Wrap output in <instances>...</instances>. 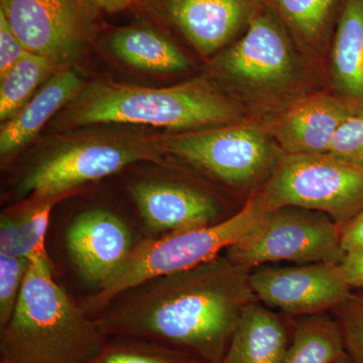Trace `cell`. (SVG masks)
<instances>
[{
    "mask_svg": "<svg viewBox=\"0 0 363 363\" xmlns=\"http://www.w3.org/2000/svg\"><path fill=\"white\" fill-rule=\"evenodd\" d=\"M330 74L339 97L363 109V0H345L332 45Z\"/></svg>",
    "mask_w": 363,
    "mask_h": 363,
    "instance_id": "d6986e66",
    "label": "cell"
},
{
    "mask_svg": "<svg viewBox=\"0 0 363 363\" xmlns=\"http://www.w3.org/2000/svg\"><path fill=\"white\" fill-rule=\"evenodd\" d=\"M213 77L238 102L264 104L285 96L304 76V66L285 26L260 7L240 39L211 60Z\"/></svg>",
    "mask_w": 363,
    "mask_h": 363,
    "instance_id": "8992f818",
    "label": "cell"
},
{
    "mask_svg": "<svg viewBox=\"0 0 363 363\" xmlns=\"http://www.w3.org/2000/svg\"><path fill=\"white\" fill-rule=\"evenodd\" d=\"M85 83L81 72L74 67H64L55 72L21 111L2 124L0 130L2 160L13 156L32 142L45 124L70 104Z\"/></svg>",
    "mask_w": 363,
    "mask_h": 363,
    "instance_id": "2e32d148",
    "label": "cell"
},
{
    "mask_svg": "<svg viewBox=\"0 0 363 363\" xmlns=\"http://www.w3.org/2000/svg\"><path fill=\"white\" fill-rule=\"evenodd\" d=\"M107 337L55 281L50 259L30 257L13 315L0 329V362L88 363Z\"/></svg>",
    "mask_w": 363,
    "mask_h": 363,
    "instance_id": "3957f363",
    "label": "cell"
},
{
    "mask_svg": "<svg viewBox=\"0 0 363 363\" xmlns=\"http://www.w3.org/2000/svg\"><path fill=\"white\" fill-rule=\"evenodd\" d=\"M98 13H116L124 11L138 0H87Z\"/></svg>",
    "mask_w": 363,
    "mask_h": 363,
    "instance_id": "4dcf8cb0",
    "label": "cell"
},
{
    "mask_svg": "<svg viewBox=\"0 0 363 363\" xmlns=\"http://www.w3.org/2000/svg\"><path fill=\"white\" fill-rule=\"evenodd\" d=\"M0 13L28 52L58 68L82 58L97 35L87 0H0Z\"/></svg>",
    "mask_w": 363,
    "mask_h": 363,
    "instance_id": "30bf717a",
    "label": "cell"
},
{
    "mask_svg": "<svg viewBox=\"0 0 363 363\" xmlns=\"http://www.w3.org/2000/svg\"><path fill=\"white\" fill-rule=\"evenodd\" d=\"M104 48L124 65L156 75H178L193 62L168 35L147 25L117 28L105 37Z\"/></svg>",
    "mask_w": 363,
    "mask_h": 363,
    "instance_id": "ac0fdd59",
    "label": "cell"
},
{
    "mask_svg": "<svg viewBox=\"0 0 363 363\" xmlns=\"http://www.w3.org/2000/svg\"><path fill=\"white\" fill-rule=\"evenodd\" d=\"M61 198L26 200L7 210L0 219V253L11 257H33L49 259L45 252V234L52 208Z\"/></svg>",
    "mask_w": 363,
    "mask_h": 363,
    "instance_id": "ffe728a7",
    "label": "cell"
},
{
    "mask_svg": "<svg viewBox=\"0 0 363 363\" xmlns=\"http://www.w3.org/2000/svg\"><path fill=\"white\" fill-rule=\"evenodd\" d=\"M250 285L262 304L292 318L332 312L353 292L331 262L264 264L250 271Z\"/></svg>",
    "mask_w": 363,
    "mask_h": 363,
    "instance_id": "8fae6325",
    "label": "cell"
},
{
    "mask_svg": "<svg viewBox=\"0 0 363 363\" xmlns=\"http://www.w3.org/2000/svg\"><path fill=\"white\" fill-rule=\"evenodd\" d=\"M353 106L340 97L313 93L294 100L274 121L271 135L285 154H325Z\"/></svg>",
    "mask_w": 363,
    "mask_h": 363,
    "instance_id": "9a60e30c",
    "label": "cell"
},
{
    "mask_svg": "<svg viewBox=\"0 0 363 363\" xmlns=\"http://www.w3.org/2000/svg\"><path fill=\"white\" fill-rule=\"evenodd\" d=\"M250 271L222 253L128 289L95 318L107 336L143 339L201 363H220L243 310L257 301Z\"/></svg>",
    "mask_w": 363,
    "mask_h": 363,
    "instance_id": "6da1fadb",
    "label": "cell"
},
{
    "mask_svg": "<svg viewBox=\"0 0 363 363\" xmlns=\"http://www.w3.org/2000/svg\"><path fill=\"white\" fill-rule=\"evenodd\" d=\"M88 363H201L180 350L143 339L108 336Z\"/></svg>",
    "mask_w": 363,
    "mask_h": 363,
    "instance_id": "cb8c5ba5",
    "label": "cell"
},
{
    "mask_svg": "<svg viewBox=\"0 0 363 363\" xmlns=\"http://www.w3.org/2000/svg\"><path fill=\"white\" fill-rule=\"evenodd\" d=\"M238 266L248 269L293 262L340 264L345 252L341 226L323 212L285 206L272 209L247 238L225 250Z\"/></svg>",
    "mask_w": 363,
    "mask_h": 363,
    "instance_id": "9c48e42d",
    "label": "cell"
},
{
    "mask_svg": "<svg viewBox=\"0 0 363 363\" xmlns=\"http://www.w3.org/2000/svg\"><path fill=\"white\" fill-rule=\"evenodd\" d=\"M164 157L175 159L238 190L262 187L285 152L271 133L236 123L157 135Z\"/></svg>",
    "mask_w": 363,
    "mask_h": 363,
    "instance_id": "52a82bcc",
    "label": "cell"
},
{
    "mask_svg": "<svg viewBox=\"0 0 363 363\" xmlns=\"http://www.w3.org/2000/svg\"><path fill=\"white\" fill-rule=\"evenodd\" d=\"M295 318L255 301L243 310L220 363H283Z\"/></svg>",
    "mask_w": 363,
    "mask_h": 363,
    "instance_id": "e0dca14e",
    "label": "cell"
},
{
    "mask_svg": "<svg viewBox=\"0 0 363 363\" xmlns=\"http://www.w3.org/2000/svg\"><path fill=\"white\" fill-rule=\"evenodd\" d=\"M68 131L26 169L16 185L26 200L67 197L79 188L140 162L167 164L157 135L128 126Z\"/></svg>",
    "mask_w": 363,
    "mask_h": 363,
    "instance_id": "277c9868",
    "label": "cell"
},
{
    "mask_svg": "<svg viewBox=\"0 0 363 363\" xmlns=\"http://www.w3.org/2000/svg\"><path fill=\"white\" fill-rule=\"evenodd\" d=\"M0 363H2V362H0Z\"/></svg>",
    "mask_w": 363,
    "mask_h": 363,
    "instance_id": "d6a6232c",
    "label": "cell"
},
{
    "mask_svg": "<svg viewBox=\"0 0 363 363\" xmlns=\"http://www.w3.org/2000/svg\"><path fill=\"white\" fill-rule=\"evenodd\" d=\"M345 355L338 325L325 313L295 318L292 341L283 363H334Z\"/></svg>",
    "mask_w": 363,
    "mask_h": 363,
    "instance_id": "7402d4cb",
    "label": "cell"
},
{
    "mask_svg": "<svg viewBox=\"0 0 363 363\" xmlns=\"http://www.w3.org/2000/svg\"><path fill=\"white\" fill-rule=\"evenodd\" d=\"M341 243L344 252L363 248V211L341 227Z\"/></svg>",
    "mask_w": 363,
    "mask_h": 363,
    "instance_id": "f546056e",
    "label": "cell"
},
{
    "mask_svg": "<svg viewBox=\"0 0 363 363\" xmlns=\"http://www.w3.org/2000/svg\"><path fill=\"white\" fill-rule=\"evenodd\" d=\"M65 240L79 274L96 292L118 278L136 245L126 222L102 208L78 214L69 224Z\"/></svg>",
    "mask_w": 363,
    "mask_h": 363,
    "instance_id": "5bb4252c",
    "label": "cell"
},
{
    "mask_svg": "<svg viewBox=\"0 0 363 363\" xmlns=\"http://www.w3.org/2000/svg\"><path fill=\"white\" fill-rule=\"evenodd\" d=\"M339 269L352 290L363 291V248L346 252Z\"/></svg>",
    "mask_w": 363,
    "mask_h": 363,
    "instance_id": "f1b7e54d",
    "label": "cell"
},
{
    "mask_svg": "<svg viewBox=\"0 0 363 363\" xmlns=\"http://www.w3.org/2000/svg\"><path fill=\"white\" fill-rule=\"evenodd\" d=\"M242 117L240 102L210 76L162 88L101 78L86 82L51 126L61 133L96 125L150 126L183 133L242 123Z\"/></svg>",
    "mask_w": 363,
    "mask_h": 363,
    "instance_id": "7a4b0ae2",
    "label": "cell"
},
{
    "mask_svg": "<svg viewBox=\"0 0 363 363\" xmlns=\"http://www.w3.org/2000/svg\"><path fill=\"white\" fill-rule=\"evenodd\" d=\"M128 192L150 238L214 225L233 214L216 196L191 182L147 177L131 181Z\"/></svg>",
    "mask_w": 363,
    "mask_h": 363,
    "instance_id": "7c38bea8",
    "label": "cell"
},
{
    "mask_svg": "<svg viewBox=\"0 0 363 363\" xmlns=\"http://www.w3.org/2000/svg\"><path fill=\"white\" fill-rule=\"evenodd\" d=\"M49 60L28 52L0 77V121L6 123L59 70Z\"/></svg>",
    "mask_w": 363,
    "mask_h": 363,
    "instance_id": "603a6c76",
    "label": "cell"
},
{
    "mask_svg": "<svg viewBox=\"0 0 363 363\" xmlns=\"http://www.w3.org/2000/svg\"><path fill=\"white\" fill-rule=\"evenodd\" d=\"M331 314L338 325L346 354L353 362L363 363V291H353Z\"/></svg>",
    "mask_w": 363,
    "mask_h": 363,
    "instance_id": "d4e9b609",
    "label": "cell"
},
{
    "mask_svg": "<svg viewBox=\"0 0 363 363\" xmlns=\"http://www.w3.org/2000/svg\"><path fill=\"white\" fill-rule=\"evenodd\" d=\"M25 45L0 13V77L28 54Z\"/></svg>",
    "mask_w": 363,
    "mask_h": 363,
    "instance_id": "83f0119b",
    "label": "cell"
},
{
    "mask_svg": "<svg viewBox=\"0 0 363 363\" xmlns=\"http://www.w3.org/2000/svg\"><path fill=\"white\" fill-rule=\"evenodd\" d=\"M329 152L363 167V109L352 107Z\"/></svg>",
    "mask_w": 363,
    "mask_h": 363,
    "instance_id": "4316f807",
    "label": "cell"
},
{
    "mask_svg": "<svg viewBox=\"0 0 363 363\" xmlns=\"http://www.w3.org/2000/svg\"><path fill=\"white\" fill-rule=\"evenodd\" d=\"M334 363H354V362H353L352 360H351L350 358L347 357V355H345V357L340 358V359H338L337 362H335Z\"/></svg>",
    "mask_w": 363,
    "mask_h": 363,
    "instance_id": "1f68e13d",
    "label": "cell"
},
{
    "mask_svg": "<svg viewBox=\"0 0 363 363\" xmlns=\"http://www.w3.org/2000/svg\"><path fill=\"white\" fill-rule=\"evenodd\" d=\"M340 0H271L272 11L302 49H323Z\"/></svg>",
    "mask_w": 363,
    "mask_h": 363,
    "instance_id": "44dd1931",
    "label": "cell"
},
{
    "mask_svg": "<svg viewBox=\"0 0 363 363\" xmlns=\"http://www.w3.org/2000/svg\"><path fill=\"white\" fill-rule=\"evenodd\" d=\"M30 262L26 257L0 253V329L6 326L13 315Z\"/></svg>",
    "mask_w": 363,
    "mask_h": 363,
    "instance_id": "484cf974",
    "label": "cell"
},
{
    "mask_svg": "<svg viewBox=\"0 0 363 363\" xmlns=\"http://www.w3.org/2000/svg\"><path fill=\"white\" fill-rule=\"evenodd\" d=\"M259 194L272 209L316 210L342 227L363 211V167L325 154H285Z\"/></svg>",
    "mask_w": 363,
    "mask_h": 363,
    "instance_id": "ba28073f",
    "label": "cell"
},
{
    "mask_svg": "<svg viewBox=\"0 0 363 363\" xmlns=\"http://www.w3.org/2000/svg\"><path fill=\"white\" fill-rule=\"evenodd\" d=\"M259 191L228 218L214 225L149 238L136 243L123 271L105 288L81 303L96 317L111 301L147 279L186 271L218 257L247 238L272 211Z\"/></svg>",
    "mask_w": 363,
    "mask_h": 363,
    "instance_id": "5b68a950",
    "label": "cell"
},
{
    "mask_svg": "<svg viewBox=\"0 0 363 363\" xmlns=\"http://www.w3.org/2000/svg\"><path fill=\"white\" fill-rule=\"evenodd\" d=\"M157 21L175 28L203 57L216 56L247 28L260 0H138Z\"/></svg>",
    "mask_w": 363,
    "mask_h": 363,
    "instance_id": "4fadbf2b",
    "label": "cell"
}]
</instances>
